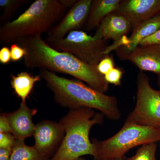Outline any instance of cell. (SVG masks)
I'll use <instances>...</instances> for the list:
<instances>
[{"label":"cell","mask_w":160,"mask_h":160,"mask_svg":"<svg viewBox=\"0 0 160 160\" xmlns=\"http://www.w3.org/2000/svg\"><path fill=\"white\" fill-rule=\"evenodd\" d=\"M17 44L26 51L23 58L27 69L40 68L69 75L103 93L109 90V83L97 67L83 62L70 53L53 49L43 39L42 35L23 38Z\"/></svg>","instance_id":"obj_1"},{"label":"cell","mask_w":160,"mask_h":160,"mask_svg":"<svg viewBox=\"0 0 160 160\" xmlns=\"http://www.w3.org/2000/svg\"><path fill=\"white\" fill-rule=\"evenodd\" d=\"M39 75L53 93L55 102L60 106L70 109H97L112 121H117L122 117L115 97L105 94L80 80L59 76L47 69H40Z\"/></svg>","instance_id":"obj_2"},{"label":"cell","mask_w":160,"mask_h":160,"mask_svg":"<svg viewBox=\"0 0 160 160\" xmlns=\"http://www.w3.org/2000/svg\"><path fill=\"white\" fill-rule=\"evenodd\" d=\"M60 0H36L19 16L0 28V43L12 45L29 36L47 33L66 14Z\"/></svg>","instance_id":"obj_3"},{"label":"cell","mask_w":160,"mask_h":160,"mask_svg":"<svg viewBox=\"0 0 160 160\" xmlns=\"http://www.w3.org/2000/svg\"><path fill=\"white\" fill-rule=\"evenodd\" d=\"M104 116L91 108L69 109L60 121L65 128V137L50 160H76L87 155L94 157V147L89 139V132L92 126L102 124Z\"/></svg>","instance_id":"obj_4"},{"label":"cell","mask_w":160,"mask_h":160,"mask_svg":"<svg viewBox=\"0 0 160 160\" xmlns=\"http://www.w3.org/2000/svg\"><path fill=\"white\" fill-rule=\"evenodd\" d=\"M160 141V127L141 126L125 122L113 136L103 141L91 140L94 146V158L112 160L125 158L129 150L139 146Z\"/></svg>","instance_id":"obj_5"},{"label":"cell","mask_w":160,"mask_h":160,"mask_svg":"<svg viewBox=\"0 0 160 160\" xmlns=\"http://www.w3.org/2000/svg\"><path fill=\"white\" fill-rule=\"evenodd\" d=\"M106 41L86 32L74 30L62 39L47 43L57 51L70 53L83 62L97 67L107 55L104 54L107 46Z\"/></svg>","instance_id":"obj_6"},{"label":"cell","mask_w":160,"mask_h":160,"mask_svg":"<svg viewBox=\"0 0 160 160\" xmlns=\"http://www.w3.org/2000/svg\"><path fill=\"white\" fill-rule=\"evenodd\" d=\"M125 122L160 127V90L152 87L149 77L142 72L138 75L135 107Z\"/></svg>","instance_id":"obj_7"},{"label":"cell","mask_w":160,"mask_h":160,"mask_svg":"<svg viewBox=\"0 0 160 160\" xmlns=\"http://www.w3.org/2000/svg\"><path fill=\"white\" fill-rule=\"evenodd\" d=\"M92 0L78 1L65 16L50 30L47 35L46 43L62 39L70 32L80 30L86 25Z\"/></svg>","instance_id":"obj_8"},{"label":"cell","mask_w":160,"mask_h":160,"mask_svg":"<svg viewBox=\"0 0 160 160\" xmlns=\"http://www.w3.org/2000/svg\"><path fill=\"white\" fill-rule=\"evenodd\" d=\"M65 136V128L60 122L43 120L36 125L33 147L41 155L49 159L59 148Z\"/></svg>","instance_id":"obj_9"},{"label":"cell","mask_w":160,"mask_h":160,"mask_svg":"<svg viewBox=\"0 0 160 160\" xmlns=\"http://www.w3.org/2000/svg\"><path fill=\"white\" fill-rule=\"evenodd\" d=\"M116 11L125 17L133 28L160 12V0L121 1Z\"/></svg>","instance_id":"obj_10"},{"label":"cell","mask_w":160,"mask_h":160,"mask_svg":"<svg viewBox=\"0 0 160 160\" xmlns=\"http://www.w3.org/2000/svg\"><path fill=\"white\" fill-rule=\"evenodd\" d=\"M37 112V109H31L26 102H22L17 110L10 113H4L9 122L11 132L16 139L25 140L33 136L36 125L32 122V117Z\"/></svg>","instance_id":"obj_11"},{"label":"cell","mask_w":160,"mask_h":160,"mask_svg":"<svg viewBox=\"0 0 160 160\" xmlns=\"http://www.w3.org/2000/svg\"><path fill=\"white\" fill-rule=\"evenodd\" d=\"M132 27L131 23L125 17L114 11L102 21L94 36L106 41L111 39L116 42L127 36Z\"/></svg>","instance_id":"obj_12"},{"label":"cell","mask_w":160,"mask_h":160,"mask_svg":"<svg viewBox=\"0 0 160 160\" xmlns=\"http://www.w3.org/2000/svg\"><path fill=\"white\" fill-rule=\"evenodd\" d=\"M127 60L141 72L149 71L160 75V46H139L129 54Z\"/></svg>","instance_id":"obj_13"},{"label":"cell","mask_w":160,"mask_h":160,"mask_svg":"<svg viewBox=\"0 0 160 160\" xmlns=\"http://www.w3.org/2000/svg\"><path fill=\"white\" fill-rule=\"evenodd\" d=\"M160 29V20L157 15L140 23L133 28L131 35L128 38L129 45L117 49V54L120 59L127 60L129 54L139 46L143 40Z\"/></svg>","instance_id":"obj_14"},{"label":"cell","mask_w":160,"mask_h":160,"mask_svg":"<svg viewBox=\"0 0 160 160\" xmlns=\"http://www.w3.org/2000/svg\"><path fill=\"white\" fill-rule=\"evenodd\" d=\"M121 0H93L89 10L85 30L90 31L98 28L108 15L117 10Z\"/></svg>","instance_id":"obj_15"},{"label":"cell","mask_w":160,"mask_h":160,"mask_svg":"<svg viewBox=\"0 0 160 160\" xmlns=\"http://www.w3.org/2000/svg\"><path fill=\"white\" fill-rule=\"evenodd\" d=\"M10 82L12 88L15 93L21 98L22 102H26V98L31 92L35 84L39 82L41 77L39 75H32L28 72L24 71L17 75H11Z\"/></svg>","instance_id":"obj_16"},{"label":"cell","mask_w":160,"mask_h":160,"mask_svg":"<svg viewBox=\"0 0 160 160\" xmlns=\"http://www.w3.org/2000/svg\"><path fill=\"white\" fill-rule=\"evenodd\" d=\"M10 160H49L38 152L33 146H26L25 140H16L12 149Z\"/></svg>","instance_id":"obj_17"},{"label":"cell","mask_w":160,"mask_h":160,"mask_svg":"<svg viewBox=\"0 0 160 160\" xmlns=\"http://www.w3.org/2000/svg\"><path fill=\"white\" fill-rule=\"evenodd\" d=\"M30 2L28 0H0V7L3 11L0 17V23L6 24L18 9Z\"/></svg>","instance_id":"obj_18"},{"label":"cell","mask_w":160,"mask_h":160,"mask_svg":"<svg viewBox=\"0 0 160 160\" xmlns=\"http://www.w3.org/2000/svg\"><path fill=\"white\" fill-rule=\"evenodd\" d=\"M157 145L156 143L142 145L138 149L135 154L126 160H157L156 157Z\"/></svg>","instance_id":"obj_19"},{"label":"cell","mask_w":160,"mask_h":160,"mask_svg":"<svg viewBox=\"0 0 160 160\" xmlns=\"http://www.w3.org/2000/svg\"><path fill=\"white\" fill-rule=\"evenodd\" d=\"M124 72L118 68H113L104 76L107 83L116 86H120Z\"/></svg>","instance_id":"obj_20"},{"label":"cell","mask_w":160,"mask_h":160,"mask_svg":"<svg viewBox=\"0 0 160 160\" xmlns=\"http://www.w3.org/2000/svg\"><path fill=\"white\" fill-rule=\"evenodd\" d=\"M114 66L113 58L108 54L101 60L97 66V69L99 72L104 76L106 73L114 68Z\"/></svg>","instance_id":"obj_21"},{"label":"cell","mask_w":160,"mask_h":160,"mask_svg":"<svg viewBox=\"0 0 160 160\" xmlns=\"http://www.w3.org/2000/svg\"><path fill=\"white\" fill-rule=\"evenodd\" d=\"M16 140L11 132L0 133V149H12Z\"/></svg>","instance_id":"obj_22"},{"label":"cell","mask_w":160,"mask_h":160,"mask_svg":"<svg viewBox=\"0 0 160 160\" xmlns=\"http://www.w3.org/2000/svg\"><path fill=\"white\" fill-rule=\"evenodd\" d=\"M11 54V60L13 62H17L24 58L26 54L25 49L19 46L17 43L12 44L10 46Z\"/></svg>","instance_id":"obj_23"},{"label":"cell","mask_w":160,"mask_h":160,"mask_svg":"<svg viewBox=\"0 0 160 160\" xmlns=\"http://www.w3.org/2000/svg\"><path fill=\"white\" fill-rule=\"evenodd\" d=\"M157 45L160 46V29L151 35L144 39L140 43L139 46Z\"/></svg>","instance_id":"obj_24"},{"label":"cell","mask_w":160,"mask_h":160,"mask_svg":"<svg viewBox=\"0 0 160 160\" xmlns=\"http://www.w3.org/2000/svg\"><path fill=\"white\" fill-rule=\"evenodd\" d=\"M11 60V51L7 46H3L0 50V62L6 64Z\"/></svg>","instance_id":"obj_25"},{"label":"cell","mask_w":160,"mask_h":160,"mask_svg":"<svg viewBox=\"0 0 160 160\" xmlns=\"http://www.w3.org/2000/svg\"><path fill=\"white\" fill-rule=\"evenodd\" d=\"M8 132H11V129L8 120L4 113H2L0 116V133Z\"/></svg>","instance_id":"obj_26"},{"label":"cell","mask_w":160,"mask_h":160,"mask_svg":"<svg viewBox=\"0 0 160 160\" xmlns=\"http://www.w3.org/2000/svg\"><path fill=\"white\" fill-rule=\"evenodd\" d=\"M12 149H0V160H10Z\"/></svg>","instance_id":"obj_27"},{"label":"cell","mask_w":160,"mask_h":160,"mask_svg":"<svg viewBox=\"0 0 160 160\" xmlns=\"http://www.w3.org/2000/svg\"><path fill=\"white\" fill-rule=\"evenodd\" d=\"M60 2L62 3L63 6L66 8H71L75 5L77 2V0H60Z\"/></svg>","instance_id":"obj_28"},{"label":"cell","mask_w":160,"mask_h":160,"mask_svg":"<svg viewBox=\"0 0 160 160\" xmlns=\"http://www.w3.org/2000/svg\"><path fill=\"white\" fill-rule=\"evenodd\" d=\"M126 157L122 158L121 159H115L112 160H126ZM92 160H104V159H96V158H93V159Z\"/></svg>","instance_id":"obj_29"},{"label":"cell","mask_w":160,"mask_h":160,"mask_svg":"<svg viewBox=\"0 0 160 160\" xmlns=\"http://www.w3.org/2000/svg\"><path fill=\"white\" fill-rule=\"evenodd\" d=\"M158 84L160 88V75H158Z\"/></svg>","instance_id":"obj_30"},{"label":"cell","mask_w":160,"mask_h":160,"mask_svg":"<svg viewBox=\"0 0 160 160\" xmlns=\"http://www.w3.org/2000/svg\"><path fill=\"white\" fill-rule=\"evenodd\" d=\"M86 160V158L83 157L80 158H79L77 160Z\"/></svg>","instance_id":"obj_31"},{"label":"cell","mask_w":160,"mask_h":160,"mask_svg":"<svg viewBox=\"0 0 160 160\" xmlns=\"http://www.w3.org/2000/svg\"><path fill=\"white\" fill-rule=\"evenodd\" d=\"M157 15L158 16V18H159L160 20V12L158 13Z\"/></svg>","instance_id":"obj_32"}]
</instances>
